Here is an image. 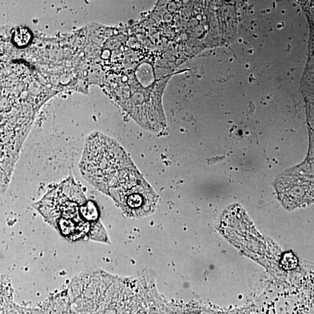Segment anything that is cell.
Wrapping results in <instances>:
<instances>
[{
  "mask_svg": "<svg viewBox=\"0 0 314 314\" xmlns=\"http://www.w3.org/2000/svg\"><path fill=\"white\" fill-rule=\"evenodd\" d=\"M31 36L29 31L26 29L21 28L16 31L14 41L18 46H22L29 42Z\"/></svg>",
  "mask_w": 314,
  "mask_h": 314,
  "instance_id": "5",
  "label": "cell"
},
{
  "mask_svg": "<svg viewBox=\"0 0 314 314\" xmlns=\"http://www.w3.org/2000/svg\"><path fill=\"white\" fill-rule=\"evenodd\" d=\"M304 278L301 289L292 295L280 296L262 301L256 307L254 314H314V264H304Z\"/></svg>",
  "mask_w": 314,
  "mask_h": 314,
  "instance_id": "4",
  "label": "cell"
},
{
  "mask_svg": "<svg viewBox=\"0 0 314 314\" xmlns=\"http://www.w3.org/2000/svg\"><path fill=\"white\" fill-rule=\"evenodd\" d=\"M79 167L83 178L107 196L111 182L121 170L136 168L116 141L98 132L86 137Z\"/></svg>",
  "mask_w": 314,
  "mask_h": 314,
  "instance_id": "2",
  "label": "cell"
},
{
  "mask_svg": "<svg viewBox=\"0 0 314 314\" xmlns=\"http://www.w3.org/2000/svg\"><path fill=\"white\" fill-rule=\"evenodd\" d=\"M109 196L113 198L126 216L141 218L152 214L158 196L136 168L121 170L110 186Z\"/></svg>",
  "mask_w": 314,
  "mask_h": 314,
  "instance_id": "3",
  "label": "cell"
},
{
  "mask_svg": "<svg viewBox=\"0 0 314 314\" xmlns=\"http://www.w3.org/2000/svg\"><path fill=\"white\" fill-rule=\"evenodd\" d=\"M33 206L67 240L110 243L97 205L87 199L82 186L73 176L54 186Z\"/></svg>",
  "mask_w": 314,
  "mask_h": 314,
  "instance_id": "1",
  "label": "cell"
}]
</instances>
